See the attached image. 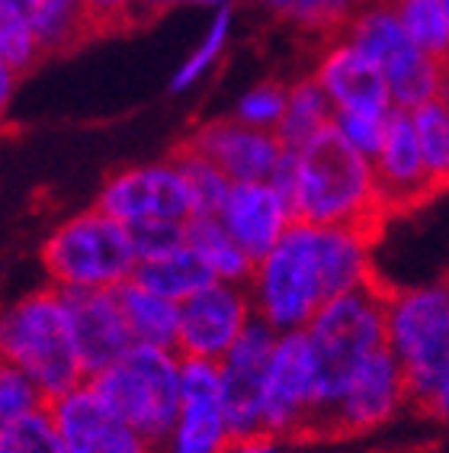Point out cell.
I'll return each mask as SVG.
<instances>
[{
	"mask_svg": "<svg viewBox=\"0 0 449 453\" xmlns=\"http://www.w3.org/2000/svg\"><path fill=\"white\" fill-rule=\"evenodd\" d=\"M395 296L398 287L372 267L354 289L328 299L315 312L305 328L315 364V402L295 441H318L321 427L344 399L356 370L369 360V354L389 344V305Z\"/></svg>",
	"mask_w": 449,
	"mask_h": 453,
	"instance_id": "6da1fadb",
	"label": "cell"
},
{
	"mask_svg": "<svg viewBox=\"0 0 449 453\" xmlns=\"http://www.w3.org/2000/svg\"><path fill=\"white\" fill-rule=\"evenodd\" d=\"M389 219L372 161L337 126L318 132L299 151V193L293 222L340 228L372 248L382 238Z\"/></svg>",
	"mask_w": 449,
	"mask_h": 453,
	"instance_id": "7a4b0ae2",
	"label": "cell"
},
{
	"mask_svg": "<svg viewBox=\"0 0 449 453\" xmlns=\"http://www.w3.org/2000/svg\"><path fill=\"white\" fill-rule=\"evenodd\" d=\"M0 360L19 366L39 386L45 405L84 383V364L58 289L33 293L0 312Z\"/></svg>",
	"mask_w": 449,
	"mask_h": 453,
	"instance_id": "3957f363",
	"label": "cell"
},
{
	"mask_svg": "<svg viewBox=\"0 0 449 453\" xmlns=\"http://www.w3.org/2000/svg\"><path fill=\"white\" fill-rule=\"evenodd\" d=\"M90 386L110 405L112 415L135 427L148 444L167 437L177 427L183 389L180 364L171 357V350L135 344L119 364L90 376Z\"/></svg>",
	"mask_w": 449,
	"mask_h": 453,
	"instance_id": "277c9868",
	"label": "cell"
},
{
	"mask_svg": "<svg viewBox=\"0 0 449 453\" xmlns=\"http://www.w3.org/2000/svg\"><path fill=\"white\" fill-rule=\"evenodd\" d=\"M42 264L55 287H119L135 271V248L129 228L103 210H90L68 219L42 244Z\"/></svg>",
	"mask_w": 449,
	"mask_h": 453,
	"instance_id": "5b68a950",
	"label": "cell"
},
{
	"mask_svg": "<svg viewBox=\"0 0 449 453\" xmlns=\"http://www.w3.org/2000/svg\"><path fill=\"white\" fill-rule=\"evenodd\" d=\"M254 273L263 322L299 332V325H308L321 305L328 303L321 271V228L293 222Z\"/></svg>",
	"mask_w": 449,
	"mask_h": 453,
	"instance_id": "8992f818",
	"label": "cell"
},
{
	"mask_svg": "<svg viewBox=\"0 0 449 453\" xmlns=\"http://www.w3.org/2000/svg\"><path fill=\"white\" fill-rule=\"evenodd\" d=\"M389 344L405 366L407 405L417 409L449 366V287L398 289L389 305Z\"/></svg>",
	"mask_w": 449,
	"mask_h": 453,
	"instance_id": "52a82bcc",
	"label": "cell"
},
{
	"mask_svg": "<svg viewBox=\"0 0 449 453\" xmlns=\"http://www.w3.org/2000/svg\"><path fill=\"white\" fill-rule=\"evenodd\" d=\"M346 42L363 49L389 78L392 100L401 110H415L443 90V61L430 58L421 45L411 39L405 23L398 19L392 4L369 0V7H360L346 27Z\"/></svg>",
	"mask_w": 449,
	"mask_h": 453,
	"instance_id": "ba28073f",
	"label": "cell"
},
{
	"mask_svg": "<svg viewBox=\"0 0 449 453\" xmlns=\"http://www.w3.org/2000/svg\"><path fill=\"white\" fill-rule=\"evenodd\" d=\"M277 350L273 325L254 322L234 341L222 360V405L228 421V441L267 434L263 427V399H267L270 360ZM273 437V434H270Z\"/></svg>",
	"mask_w": 449,
	"mask_h": 453,
	"instance_id": "9c48e42d",
	"label": "cell"
},
{
	"mask_svg": "<svg viewBox=\"0 0 449 453\" xmlns=\"http://www.w3.org/2000/svg\"><path fill=\"white\" fill-rule=\"evenodd\" d=\"M405 399H407L405 366L398 360L395 348L385 344L376 354H369V360L356 370L354 383L346 386L344 399L337 402V409L324 421L318 441L321 437L363 434L369 427L389 421Z\"/></svg>",
	"mask_w": 449,
	"mask_h": 453,
	"instance_id": "30bf717a",
	"label": "cell"
},
{
	"mask_svg": "<svg viewBox=\"0 0 449 453\" xmlns=\"http://www.w3.org/2000/svg\"><path fill=\"white\" fill-rule=\"evenodd\" d=\"M96 210L119 222H139V219H171V222H190L196 216L193 193L183 174L173 165L155 167H126L106 180Z\"/></svg>",
	"mask_w": 449,
	"mask_h": 453,
	"instance_id": "8fae6325",
	"label": "cell"
},
{
	"mask_svg": "<svg viewBox=\"0 0 449 453\" xmlns=\"http://www.w3.org/2000/svg\"><path fill=\"white\" fill-rule=\"evenodd\" d=\"M251 315V299L234 283H212L180 305L177 354L183 360H218L241 338Z\"/></svg>",
	"mask_w": 449,
	"mask_h": 453,
	"instance_id": "7c38bea8",
	"label": "cell"
},
{
	"mask_svg": "<svg viewBox=\"0 0 449 453\" xmlns=\"http://www.w3.org/2000/svg\"><path fill=\"white\" fill-rule=\"evenodd\" d=\"M58 289L65 312H68L74 344H78L80 364L87 376L103 373L106 366L119 364L132 348V328L119 309V299L110 289L90 287H55Z\"/></svg>",
	"mask_w": 449,
	"mask_h": 453,
	"instance_id": "4fadbf2b",
	"label": "cell"
},
{
	"mask_svg": "<svg viewBox=\"0 0 449 453\" xmlns=\"http://www.w3.org/2000/svg\"><path fill=\"white\" fill-rule=\"evenodd\" d=\"M372 171H376V183H379V193L392 219L407 216V212L437 200L430 177H427V165H423L411 110L392 106L389 119H385V139H382L379 155L372 161Z\"/></svg>",
	"mask_w": 449,
	"mask_h": 453,
	"instance_id": "5bb4252c",
	"label": "cell"
},
{
	"mask_svg": "<svg viewBox=\"0 0 449 453\" xmlns=\"http://www.w3.org/2000/svg\"><path fill=\"white\" fill-rule=\"evenodd\" d=\"M315 402V364L305 332H285L277 341L263 399V427L273 437H293L311 415Z\"/></svg>",
	"mask_w": 449,
	"mask_h": 453,
	"instance_id": "9a60e30c",
	"label": "cell"
},
{
	"mask_svg": "<svg viewBox=\"0 0 449 453\" xmlns=\"http://www.w3.org/2000/svg\"><path fill=\"white\" fill-rule=\"evenodd\" d=\"M49 409L68 453H151V444L119 415H112L90 383L65 393Z\"/></svg>",
	"mask_w": 449,
	"mask_h": 453,
	"instance_id": "2e32d148",
	"label": "cell"
},
{
	"mask_svg": "<svg viewBox=\"0 0 449 453\" xmlns=\"http://www.w3.org/2000/svg\"><path fill=\"white\" fill-rule=\"evenodd\" d=\"M183 405L173 434V453H222L228 444V421L222 405V364L183 360Z\"/></svg>",
	"mask_w": 449,
	"mask_h": 453,
	"instance_id": "e0dca14e",
	"label": "cell"
},
{
	"mask_svg": "<svg viewBox=\"0 0 449 453\" xmlns=\"http://www.w3.org/2000/svg\"><path fill=\"white\" fill-rule=\"evenodd\" d=\"M186 142L196 145L209 161H216L232 183L267 180L285 151L277 132L257 129L241 119L206 122L193 135H186Z\"/></svg>",
	"mask_w": 449,
	"mask_h": 453,
	"instance_id": "ac0fdd59",
	"label": "cell"
},
{
	"mask_svg": "<svg viewBox=\"0 0 449 453\" xmlns=\"http://www.w3.org/2000/svg\"><path fill=\"white\" fill-rule=\"evenodd\" d=\"M218 219L254 264L263 261L285 235V228L293 226L285 203L267 180L232 183V193H228Z\"/></svg>",
	"mask_w": 449,
	"mask_h": 453,
	"instance_id": "d6986e66",
	"label": "cell"
},
{
	"mask_svg": "<svg viewBox=\"0 0 449 453\" xmlns=\"http://www.w3.org/2000/svg\"><path fill=\"white\" fill-rule=\"evenodd\" d=\"M318 81L340 110L389 116L392 106H395L385 71L354 42L331 45V52L321 58Z\"/></svg>",
	"mask_w": 449,
	"mask_h": 453,
	"instance_id": "ffe728a7",
	"label": "cell"
},
{
	"mask_svg": "<svg viewBox=\"0 0 449 453\" xmlns=\"http://www.w3.org/2000/svg\"><path fill=\"white\" fill-rule=\"evenodd\" d=\"M139 287L151 289L157 296L173 299V303H186L190 296H196L199 289H206L216 283V271L206 264V257L183 244L177 251L161 254V257H151V261H139L132 277Z\"/></svg>",
	"mask_w": 449,
	"mask_h": 453,
	"instance_id": "44dd1931",
	"label": "cell"
},
{
	"mask_svg": "<svg viewBox=\"0 0 449 453\" xmlns=\"http://www.w3.org/2000/svg\"><path fill=\"white\" fill-rule=\"evenodd\" d=\"M126 322L132 328L135 344H155V348L177 350L180 338V305L173 299H164L139 287L135 280H122L119 287H112Z\"/></svg>",
	"mask_w": 449,
	"mask_h": 453,
	"instance_id": "7402d4cb",
	"label": "cell"
},
{
	"mask_svg": "<svg viewBox=\"0 0 449 453\" xmlns=\"http://www.w3.org/2000/svg\"><path fill=\"white\" fill-rule=\"evenodd\" d=\"M334 126V110H331L328 90L321 88L318 78L299 81L289 90V104L277 126V135L285 151H302L318 132Z\"/></svg>",
	"mask_w": 449,
	"mask_h": 453,
	"instance_id": "603a6c76",
	"label": "cell"
},
{
	"mask_svg": "<svg viewBox=\"0 0 449 453\" xmlns=\"http://www.w3.org/2000/svg\"><path fill=\"white\" fill-rule=\"evenodd\" d=\"M186 244L206 257V264L216 271L218 280L238 283V280H247L257 271V264L244 254L241 244L228 235V228L218 216H193L186 222Z\"/></svg>",
	"mask_w": 449,
	"mask_h": 453,
	"instance_id": "cb8c5ba5",
	"label": "cell"
},
{
	"mask_svg": "<svg viewBox=\"0 0 449 453\" xmlns=\"http://www.w3.org/2000/svg\"><path fill=\"white\" fill-rule=\"evenodd\" d=\"M167 165H173L183 174L186 187L193 193V206H196V216H222V206L232 193V180L224 174L216 161H209L196 145L183 139L177 149L171 151Z\"/></svg>",
	"mask_w": 449,
	"mask_h": 453,
	"instance_id": "d4e9b609",
	"label": "cell"
},
{
	"mask_svg": "<svg viewBox=\"0 0 449 453\" xmlns=\"http://www.w3.org/2000/svg\"><path fill=\"white\" fill-rule=\"evenodd\" d=\"M411 119H415L430 187L437 196H443L449 190V100L443 94L433 96L411 110Z\"/></svg>",
	"mask_w": 449,
	"mask_h": 453,
	"instance_id": "484cf974",
	"label": "cell"
},
{
	"mask_svg": "<svg viewBox=\"0 0 449 453\" xmlns=\"http://www.w3.org/2000/svg\"><path fill=\"white\" fill-rule=\"evenodd\" d=\"M33 29L39 45H42V55L87 42L90 39V33H87V0H42Z\"/></svg>",
	"mask_w": 449,
	"mask_h": 453,
	"instance_id": "4316f807",
	"label": "cell"
},
{
	"mask_svg": "<svg viewBox=\"0 0 449 453\" xmlns=\"http://www.w3.org/2000/svg\"><path fill=\"white\" fill-rule=\"evenodd\" d=\"M389 4L423 52L437 61L449 58V19L443 0H389Z\"/></svg>",
	"mask_w": 449,
	"mask_h": 453,
	"instance_id": "83f0119b",
	"label": "cell"
},
{
	"mask_svg": "<svg viewBox=\"0 0 449 453\" xmlns=\"http://www.w3.org/2000/svg\"><path fill=\"white\" fill-rule=\"evenodd\" d=\"M0 453H68L52 409H33L0 431Z\"/></svg>",
	"mask_w": 449,
	"mask_h": 453,
	"instance_id": "f1b7e54d",
	"label": "cell"
},
{
	"mask_svg": "<svg viewBox=\"0 0 449 453\" xmlns=\"http://www.w3.org/2000/svg\"><path fill=\"white\" fill-rule=\"evenodd\" d=\"M129 238L139 261H151L161 254H171L186 244V222H171V219H139L129 222Z\"/></svg>",
	"mask_w": 449,
	"mask_h": 453,
	"instance_id": "f546056e",
	"label": "cell"
},
{
	"mask_svg": "<svg viewBox=\"0 0 449 453\" xmlns=\"http://www.w3.org/2000/svg\"><path fill=\"white\" fill-rule=\"evenodd\" d=\"M285 104H289V90L277 81H270V84H260L244 96L241 106H238V119L247 122V126H257V129H270V126H279Z\"/></svg>",
	"mask_w": 449,
	"mask_h": 453,
	"instance_id": "4dcf8cb0",
	"label": "cell"
},
{
	"mask_svg": "<svg viewBox=\"0 0 449 453\" xmlns=\"http://www.w3.org/2000/svg\"><path fill=\"white\" fill-rule=\"evenodd\" d=\"M385 119L389 116H369V113H354V110H337L334 126L344 132L346 139L354 142L356 149L363 151L369 161H376L385 139Z\"/></svg>",
	"mask_w": 449,
	"mask_h": 453,
	"instance_id": "1f68e13d",
	"label": "cell"
},
{
	"mask_svg": "<svg viewBox=\"0 0 449 453\" xmlns=\"http://www.w3.org/2000/svg\"><path fill=\"white\" fill-rule=\"evenodd\" d=\"M228 23H232V13H228V10H222V13L216 17V23H212V29H209L206 42L199 45L196 52H193V58L180 68V74L173 78V90H183L186 84H193V81H196L199 74H202V71L212 65V58L222 52L224 35H228Z\"/></svg>",
	"mask_w": 449,
	"mask_h": 453,
	"instance_id": "d6a6232c",
	"label": "cell"
},
{
	"mask_svg": "<svg viewBox=\"0 0 449 453\" xmlns=\"http://www.w3.org/2000/svg\"><path fill=\"white\" fill-rule=\"evenodd\" d=\"M135 23V0H87V33L90 39L119 33Z\"/></svg>",
	"mask_w": 449,
	"mask_h": 453,
	"instance_id": "836d02e7",
	"label": "cell"
},
{
	"mask_svg": "<svg viewBox=\"0 0 449 453\" xmlns=\"http://www.w3.org/2000/svg\"><path fill=\"white\" fill-rule=\"evenodd\" d=\"M42 0H0V27H35ZM35 33V29H33Z\"/></svg>",
	"mask_w": 449,
	"mask_h": 453,
	"instance_id": "e575fe53",
	"label": "cell"
},
{
	"mask_svg": "<svg viewBox=\"0 0 449 453\" xmlns=\"http://www.w3.org/2000/svg\"><path fill=\"white\" fill-rule=\"evenodd\" d=\"M415 411H421V415H427V418L449 421V366L443 370L440 383L433 386V393L427 395Z\"/></svg>",
	"mask_w": 449,
	"mask_h": 453,
	"instance_id": "d590c367",
	"label": "cell"
},
{
	"mask_svg": "<svg viewBox=\"0 0 449 453\" xmlns=\"http://www.w3.org/2000/svg\"><path fill=\"white\" fill-rule=\"evenodd\" d=\"M222 453H279V450H277V437L254 434V437H241V441H228Z\"/></svg>",
	"mask_w": 449,
	"mask_h": 453,
	"instance_id": "8d00e7d4",
	"label": "cell"
},
{
	"mask_svg": "<svg viewBox=\"0 0 449 453\" xmlns=\"http://www.w3.org/2000/svg\"><path fill=\"white\" fill-rule=\"evenodd\" d=\"M171 4H177V0H135V23L157 17V13H161V10H167Z\"/></svg>",
	"mask_w": 449,
	"mask_h": 453,
	"instance_id": "74e56055",
	"label": "cell"
},
{
	"mask_svg": "<svg viewBox=\"0 0 449 453\" xmlns=\"http://www.w3.org/2000/svg\"><path fill=\"white\" fill-rule=\"evenodd\" d=\"M13 78H17V71H13L7 61L0 58V116H4V110H7L10 94H13Z\"/></svg>",
	"mask_w": 449,
	"mask_h": 453,
	"instance_id": "f35d334b",
	"label": "cell"
},
{
	"mask_svg": "<svg viewBox=\"0 0 449 453\" xmlns=\"http://www.w3.org/2000/svg\"><path fill=\"white\" fill-rule=\"evenodd\" d=\"M440 94L449 100V58L443 61V90H440Z\"/></svg>",
	"mask_w": 449,
	"mask_h": 453,
	"instance_id": "ab89813d",
	"label": "cell"
},
{
	"mask_svg": "<svg viewBox=\"0 0 449 453\" xmlns=\"http://www.w3.org/2000/svg\"><path fill=\"white\" fill-rule=\"evenodd\" d=\"M199 4H224V0H199Z\"/></svg>",
	"mask_w": 449,
	"mask_h": 453,
	"instance_id": "60d3db41",
	"label": "cell"
},
{
	"mask_svg": "<svg viewBox=\"0 0 449 453\" xmlns=\"http://www.w3.org/2000/svg\"><path fill=\"white\" fill-rule=\"evenodd\" d=\"M443 10H446V19H449V0H443Z\"/></svg>",
	"mask_w": 449,
	"mask_h": 453,
	"instance_id": "b9f144b4",
	"label": "cell"
},
{
	"mask_svg": "<svg viewBox=\"0 0 449 453\" xmlns=\"http://www.w3.org/2000/svg\"><path fill=\"white\" fill-rule=\"evenodd\" d=\"M0 42H4V33H0Z\"/></svg>",
	"mask_w": 449,
	"mask_h": 453,
	"instance_id": "7bdbcfd3",
	"label": "cell"
},
{
	"mask_svg": "<svg viewBox=\"0 0 449 453\" xmlns=\"http://www.w3.org/2000/svg\"><path fill=\"white\" fill-rule=\"evenodd\" d=\"M385 4H389V0H385Z\"/></svg>",
	"mask_w": 449,
	"mask_h": 453,
	"instance_id": "ee69618b",
	"label": "cell"
}]
</instances>
